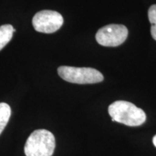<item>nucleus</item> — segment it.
<instances>
[{
    "label": "nucleus",
    "mask_w": 156,
    "mask_h": 156,
    "mask_svg": "<svg viewBox=\"0 0 156 156\" xmlns=\"http://www.w3.org/2000/svg\"><path fill=\"white\" fill-rule=\"evenodd\" d=\"M108 114L113 122L129 126L142 125L146 121V114L142 109L125 101H115L108 106Z\"/></svg>",
    "instance_id": "1"
},
{
    "label": "nucleus",
    "mask_w": 156,
    "mask_h": 156,
    "mask_svg": "<svg viewBox=\"0 0 156 156\" xmlns=\"http://www.w3.org/2000/svg\"><path fill=\"white\" fill-rule=\"evenodd\" d=\"M55 137L46 129H38L33 132L25 142L26 156H51L55 149Z\"/></svg>",
    "instance_id": "2"
},
{
    "label": "nucleus",
    "mask_w": 156,
    "mask_h": 156,
    "mask_svg": "<svg viewBox=\"0 0 156 156\" xmlns=\"http://www.w3.org/2000/svg\"><path fill=\"white\" fill-rule=\"evenodd\" d=\"M58 74L64 80L76 84H93L103 80V75L98 70L90 67L61 66Z\"/></svg>",
    "instance_id": "3"
},
{
    "label": "nucleus",
    "mask_w": 156,
    "mask_h": 156,
    "mask_svg": "<svg viewBox=\"0 0 156 156\" xmlns=\"http://www.w3.org/2000/svg\"><path fill=\"white\" fill-rule=\"evenodd\" d=\"M127 36L128 30L126 26L111 24L99 29L95 35V39L101 46L115 47L122 44Z\"/></svg>",
    "instance_id": "4"
},
{
    "label": "nucleus",
    "mask_w": 156,
    "mask_h": 156,
    "mask_svg": "<svg viewBox=\"0 0 156 156\" xmlns=\"http://www.w3.org/2000/svg\"><path fill=\"white\" fill-rule=\"evenodd\" d=\"M33 26L35 30L44 34H53L62 26L64 19L58 12L42 10L33 17Z\"/></svg>",
    "instance_id": "5"
},
{
    "label": "nucleus",
    "mask_w": 156,
    "mask_h": 156,
    "mask_svg": "<svg viewBox=\"0 0 156 156\" xmlns=\"http://www.w3.org/2000/svg\"><path fill=\"white\" fill-rule=\"evenodd\" d=\"M14 32H15V29L11 25L0 26V51L10 41Z\"/></svg>",
    "instance_id": "6"
},
{
    "label": "nucleus",
    "mask_w": 156,
    "mask_h": 156,
    "mask_svg": "<svg viewBox=\"0 0 156 156\" xmlns=\"http://www.w3.org/2000/svg\"><path fill=\"white\" fill-rule=\"evenodd\" d=\"M11 116V108L7 103H0V134L5 128Z\"/></svg>",
    "instance_id": "7"
},
{
    "label": "nucleus",
    "mask_w": 156,
    "mask_h": 156,
    "mask_svg": "<svg viewBox=\"0 0 156 156\" xmlns=\"http://www.w3.org/2000/svg\"><path fill=\"white\" fill-rule=\"evenodd\" d=\"M148 18L151 23V36L156 41V5H152L148 9Z\"/></svg>",
    "instance_id": "8"
},
{
    "label": "nucleus",
    "mask_w": 156,
    "mask_h": 156,
    "mask_svg": "<svg viewBox=\"0 0 156 156\" xmlns=\"http://www.w3.org/2000/svg\"><path fill=\"white\" fill-rule=\"evenodd\" d=\"M153 142L154 145H155V147H156V135L154 136V137H153Z\"/></svg>",
    "instance_id": "9"
}]
</instances>
